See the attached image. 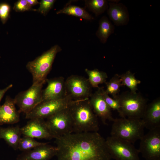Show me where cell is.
I'll return each instance as SVG.
<instances>
[{
    "label": "cell",
    "mask_w": 160,
    "mask_h": 160,
    "mask_svg": "<svg viewBox=\"0 0 160 160\" xmlns=\"http://www.w3.org/2000/svg\"><path fill=\"white\" fill-rule=\"evenodd\" d=\"M85 71L88 76L87 79L92 87L98 88L99 84L106 82L108 76L105 72L97 69L89 70L87 68L85 69Z\"/></svg>",
    "instance_id": "22"
},
{
    "label": "cell",
    "mask_w": 160,
    "mask_h": 160,
    "mask_svg": "<svg viewBox=\"0 0 160 160\" xmlns=\"http://www.w3.org/2000/svg\"><path fill=\"white\" fill-rule=\"evenodd\" d=\"M89 100L94 112L103 124H107L108 121H113L115 119L112 116L111 109L104 99L100 87L92 94Z\"/></svg>",
    "instance_id": "13"
},
{
    "label": "cell",
    "mask_w": 160,
    "mask_h": 160,
    "mask_svg": "<svg viewBox=\"0 0 160 160\" xmlns=\"http://www.w3.org/2000/svg\"><path fill=\"white\" fill-rule=\"evenodd\" d=\"M68 108L72 119L73 133L99 130L98 117L92 109L89 98L72 100Z\"/></svg>",
    "instance_id": "2"
},
{
    "label": "cell",
    "mask_w": 160,
    "mask_h": 160,
    "mask_svg": "<svg viewBox=\"0 0 160 160\" xmlns=\"http://www.w3.org/2000/svg\"><path fill=\"white\" fill-rule=\"evenodd\" d=\"M102 94L105 101L111 109L117 111L119 114L120 108L119 103L116 99L110 97L103 87H100Z\"/></svg>",
    "instance_id": "27"
},
{
    "label": "cell",
    "mask_w": 160,
    "mask_h": 160,
    "mask_svg": "<svg viewBox=\"0 0 160 160\" xmlns=\"http://www.w3.org/2000/svg\"><path fill=\"white\" fill-rule=\"evenodd\" d=\"M113 122L111 136L133 144L144 135L145 127L142 119L121 117L115 119Z\"/></svg>",
    "instance_id": "3"
},
{
    "label": "cell",
    "mask_w": 160,
    "mask_h": 160,
    "mask_svg": "<svg viewBox=\"0 0 160 160\" xmlns=\"http://www.w3.org/2000/svg\"><path fill=\"white\" fill-rule=\"evenodd\" d=\"M65 80L64 77L60 76L47 79L46 87L42 90V102L59 99L67 95Z\"/></svg>",
    "instance_id": "14"
},
{
    "label": "cell",
    "mask_w": 160,
    "mask_h": 160,
    "mask_svg": "<svg viewBox=\"0 0 160 160\" xmlns=\"http://www.w3.org/2000/svg\"><path fill=\"white\" fill-rule=\"evenodd\" d=\"M65 85L67 95L73 100L89 98L92 94L88 79L81 76H70L65 81Z\"/></svg>",
    "instance_id": "11"
},
{
    "label": "cell",
    "mask_w": 160,
    "mask_h": 160,
    "mask_svg": "<svg viewBox=\"0 0 160 160\" xmlns=\"http://www.w3.org/2000/svg\"><path fill=\"white\" fill-rule=\"evenodd\" d=\"M107 13L110 19L117 26L127 25L129 20L127 7L122 3L111 2L108 4Z\"/></svg>",
    "instance_id": "18"
},
{
    "label": "cell",
    "mask_w": 160,
    "mask_h": 160,
    "mask_svg": "<svg viewBox=\"0 0 160 160\" xmlns=\"http://www.w3.org/2000/svg\"><path fill=\"white\" fill-rule=\"evenodd\" d=\"M22 135L38 139L51 140L55 136L48 127L44 119H30L27 124L21 128Z\"/></svg>",
    "instance_id": "12"
},
{
    "label": "cell",
    "mask_w": 160,
    "mask_h": 160,
    "mask_svg": "<svg viewBox=\"0 0 160 160\" xmlns=\"http://www.w3.org/2000/svg\"><path fill=\"white\" fill-rule=\"evenodd\" d=\"M85 5L96 16L104 12L108 7V1L106 0H85Z\"/></svg>",
    "instance_id": "24"
},
{
    "label": "cell",
    "mask_w": 160,
    "mask_h": 160,
    "mask_svg": "<svg viewBox=\"0 0 160 160\" xmlns=\"http://www.w3.org/2000/svg\"><path fill=\"white\" fill-rule=\"evenodd\" d=\"M44 83L32 84L27 90L19 92L14 99L20 113L25 114L42 101L43 86Z\"/></svg>",
    "instance_id": "8"
},
{
    "label": "cell",
    "mask_w": 160,
    "mask_h": 160,
    "mask_svg": "<svg viewBox=\"0 0 160 160\" xmlns=\"http://www.w3.org/2000/svg\"><path fill=\"white\" fill-rule=\"evenodd\" d=\"M99 26L96 33L100 41L105 43L109 36L114 32L115 27L106 16H103L100 20Z\"/></svg>",
    "instance_id": "20"
},
{
    "label": "cell",
    "mask_w": 160,
    "mask_h": 160,
    "mask_svg": "<svg viewBox=\"0 0 160 160\" xmlns=\"http://www.w3.org/2000/svg\"><path fill=\"white\" fill-rule=\"evenodd\" d=\"M105 143L111 159L115 160H140L139 150L133 144L111 136L107 137Z\"/></svg>",
    "instance_id": "6"
},
{
    "label": "cell",
    "mask_w": 160,
    "mask_h": 160,
    "mask_svg": "<svg viewBox=\"0 0 160 160\" xmlns=\"http://www.w3.org/2000/svg\"><path fill=\"white\" fill-rule=\"evenodd\" d=\"M15 105L14 99L7 96L4 103L0 105V125L14 124L20 121V113Z\"/></svg>",
    "instance_id": "17"
},
{
    "label": "cell",
    "mask_w": 160,
    "mask_h": 160,
    "mask_svg": "<svg viewBox=\"0 0 160 160\" xmlns=\"http://www.w3.org/2000/svg\"><path fill=\"white\" fill-rule=\"evenodd\" d=\"M62 50L56 44L44 52L34 60L28 62L26 68L31 73L33 84L45 83L57 54Z\"/></svg>",
    "instance_id": "4"
},
{
    "label": "cell",
    "mask_w": 160,
    "mask_h": 160,
    "mask_svg": "<svg viewBox=\"0 0 160 160\" xmlns=\"http://www.w3.org/2000/svg\"><path fill=\"white\" fill-rule=\"evenodd\" d=\"M142 119L145 127L149 130L160 127L159 97L147 104Z\"/></svg>",
    "instance_id": "16"
},
{
    "label": "cell",
    "mask_w": 160,
    "mask_h": 160,
    "mask_svg": "<svg viewBox=\"0 0 160 160\" xmlns=\"http://www.w3.org/2000/svg\"><path fill=\"white\" fill-rule=\"evenodd\" d=\"M10 9V6L8 4L6 3H0V19L2 24H5L7 21Z\"/></svg>",
    "instance_id": "30"
},
{
    "label": "cell",
    "mask_w": 160,
    "mask_h": 160,
    "mask_svg": "<svg viewBox=\"0 0 160 160\" xmlns=\"http://www.w3.org/2000/svg\"><path fill=\"white\" fill-rule=\"evenodd\" d=\"M57 160H111L105 140L97 132L72 133L55 138Z\"/></svg>",
    "instance_id": "1"
},
{
    "label": "cell",
    "mask_w": 160,
    "mask_h": 160,
    "mask_svg": "<svg viewBox=\"0 0 160 160\" xmlns=\"http://www.w3.org/2000/svg\"><path fill=\"white\" fill-rule=\"evenodd\" d=\"M113 98L119 103L120 111L119 114L121 117L142 119L148 101L140 92L126 91Z\"/></svg>",
    "instance_id": "5"
},
{
    "label": "cell",
    "mask_w": 160,
    "mask_h": 160,
    "mask_svg": "<svg viewBox=\"0 0 160 160\" xmlns=\"http://www.w3.org/2000/svg\"><path fill=\"white\" fill-rule=\"evenodd\" d=\"M49 143L39 146L19 155L17 160H49L56 156L57 149L56 146L48 144Z\"/></svg>",
    "instance_id": "15"
},
{
    "label": "cell",
    "mask_w": 160,
    "mask_h": 160,
    "mask_svg": "<svg viewBox=\"0 0 160 160\" xmlns=\"http://www.w3.org/2000/svg\"><path fill=\"white\" fill-rule=\"evenodd\" d=\"M47 143L38 142L35 140L34 138L24 136L23 137H21L20 140L18 149L23 152L26 151Z\"/></svg>",
    "instance_id": "26"
},
{
    "label": "cell",
    "mask_w": 160,
    "mask_h": 160,
    "mask_svg": "<svg viewBox=\"0 0 160 160\" xmlns=\"http://www.w3.org/2000/svg\"><path fill=\"white\" fill-rule=\"evenodd\" d=\"M27 1L32 7L39 4L37 0H27Z\"/></svg>",
    "instance_id": "32"
},
{
    "label": "cell",
    "mask_w": 160,
    "mask_h": 160,
    "mask_svg": "<svg viewBox=\"0 0 160 160\" xmlns=\"http://www.w3.org/2000/svg\"><path fill=\"white\" fill-rule=\"evenodd\" d=\"M72 100L69 95H67L61 99L42 102L26 114L25 118L29 119L36 118L47 119L57 112L67 108Z\"/></svg>",
    "instance_id": "7"
},
{
    "label": "cell",
    "mask_w": 160,
    "mask_h": 160,
    "mask_svg": "<svg viewBox=\"0 0 160 160\" xmlns=\"http://www.w3.org/2000/svg\"><path fill=\"white\" fill-rule=\"evenodd\" d=\"M56 1L55 0H41L39 2V6L36 11L44 16L47 15L53 7Z\"/></svg>",
    "instance_id": "28"
},
{
    "label": "cell",
    "mask_w": 160,
    "mask_h": 160,
    "mask_svg": "<svg viewBox=\"0 0 160 160\" xmlns=\"http://www.w3.org/2000/svg\"><path fill=\"white\" fill-rule=\"evenodd\" d=\"M13 9L16 12H24L27 11H36L30 6L27 0H19L14 4Z\"/></svg>",
    "instance_id": "29"
},
{
    "label": "cell",
    "mask_w": 160,
    "mask_h": 160,
    "mask_svg": "<svg viewBox=\"0 0 160 160\" xmlns=\"http://www.w3.org/2000/svg\"><path fill=\"white\" fill-rule=\"evenodd\" d=\"M21 135V128L18 126L0 128V139H3L15 150L18 149Z\"/></svg>",
    "instance_id": "19"
},
{
    "label": "cell",
    "mask_w": 160,
    "mask_h": 160,
    "mask_svg": "<svg viewBox=\"0 0 160 160\" xmlns=\"http://www.w3.org/2000/svg\"><path fill=\"white\" fill-rule=\"evenodd\" d=\"M139 153L146 160H160V127L150 130L140 139Z\"/></svg>",
    "instance_id": "9"
},
{
    "label": "cell",
    "mask_w": 160,
    "mask_h": 160,
    "mask_svg": "<svg viewBox=\"0 0 160 160\" xmlns=\"http://www.w3.org/2000/svg\"><path fill=\"white\" fill-rule=\"evenodd\" d=\"M106 89V92L108 94L111 95L113 98L119 94L120 88L122 86L119 75H114L109 81L105 83Z\"/></svg>",
    "instance_id": "25"
},
{
    "label": "cell",
    "mask_w": 160,
    "mask_h": 160,
    "mask_svg": "<svg viewBox=\"0 0 160 160\" xmlns=\"http://www.w3.org/2000/svg\"><path fill=\"white\" fill-rule=\"evenodd\" d=\"M13 86L12 84H10L4 89H0V102L5 93Z\"/></svg>",
    "instance_id": "31"
},
{
    "label": "cell",
    "mask_w": 160,
    "mask_h": 160,
    "mask_svg": "<svg viewBox=\"0 0 160 160\" xmlns=\"http://www.w3.org/2000/svg\"><path fill=\"white\" fill-rule=\"evenodd\" d=\"M56 14H64L74 16L88 20H92L94 17L84 8L77 6L66 5L56 12Z\"/></svg>",
    "instance_id": "21"
},
{
    "label": "cell",
    "mask_w": 160,
    "mask_h": 160,
    "mask_svg": "<svg viewBox=\"0 0 160 160\" xmlns=\"http://www.w3.org/2000/svg\"><path fill=\"white\" fill-rule=\"evenodd\" d=\"M119 76L122 86H125L128 87L131 92H137V86L141 83V81L136 78L134 74L130 70H128L119 75Z\"/></svg>",
    "instance_id": "23"
},
{
    "label": "cell",
    "mask_w": 160,
    "mask_h": 160,
    "mask_svg": "<svg viewBox=\"0 0 160 160\" xmlns=\"http://www.w3.org/2000/svg\"><path fill=\"white\" fill-rule=\"evenodd\" d=\"M47 119V124L55 138L73 133L72 119L68 107Z\"/></svg>",
    "instance_id": "10"
}]
</instances>
